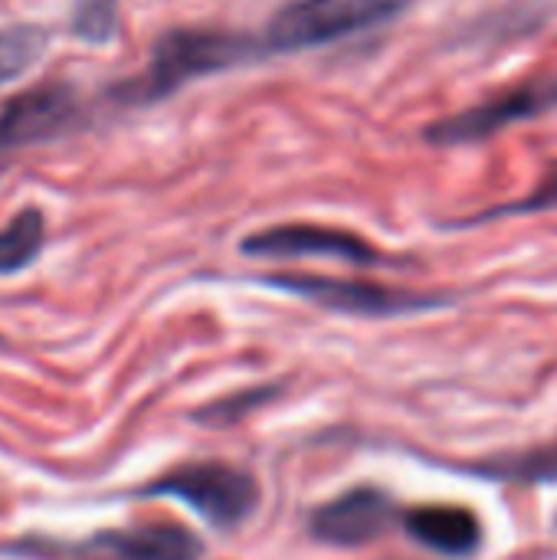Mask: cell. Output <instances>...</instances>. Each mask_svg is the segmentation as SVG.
Here are the masks:
<instances>
[{
	"instance_id": "8992f818",
	"label": "cell",
	"mask_w": 557,
	"mask_h": 560,
	"mask_svg": "<svg viewBox=\"0 0 557 560\" xmlns=\"http://www.w3.org/2000/svg\"><path fill=\"white\" fill-rule=\"evenodd\" d=\"M82 125V98L72 85L53 82L13 95L0 108V174L20 158V151L62 138Z\"/></svg>"
},
{
	"instance_id": "ba28073f",
	"label": "cell",
	"mask_w": 557,
	"mask_h": 560,
	"mask_svg": "<svg viewBox=\"0 0 557 560\" xmlns=\"http://www.w3.org/2000/svg\"><path fill=\"white\" fill-rule=\"evenodd\" d=\"M240 249L256 259L318 256V259H338V262H351V266L384 262L381 253L368 240H361L348 230H332V226H315V223H282V226H269V230H256L240 243Z\"/></svg>"
},
{
	"instance_id": "7c38bea8",
	"label": "cell",
	"mask_w": 557,
	"mask_h": 560,
	"mask_svg": "<svg viewBox=\"0 0 557 560\" xmlns=\"http://www.w3.org/2000/svg\"><path fill=\"white\" fill-rule=\"evenodd\" d=\"M46 243V220L36 207L20 210L0 230V276H13L36 262Z\"/></svg>"
},
{
	"instance_id": "277c9868",
	"label": "cell",
	"mask_w": 557,
	"mask_h": 560,
	"mask_svg": "<svg viewBox=\"0 0 557 560\" xmlns=\"http://www.w3.org/2000/svg\"><path fill=\"white\" fill-rule=\"evenodd\" d=\"M0 555L26 560H200L204 545L177 525H141L125 532H95L89 541H16Z\"/></svg>"
},
{
	"instance_id": "9c48e42d",
	"label": "cell",
	"mask_w": 557,
	"mask_h": 560,
	"mask_svg": "<svg viewBox=\"0 0 557 560\" xmlns=\"http://www.w3.org/2000/svg\"><path fill=\"white\" fill-rule=\"evenodd\" d=\"M394 522H397L394 499L374 486H358L315 509L309 518V535L332 548H364L384 538Z\"/></svg>"
},
{
	"instance_id": "6da1fadb",
	"label": "cell",
	"mask_w": 557,
	"mask_h": 560,
	"mask_svg": "<svg viewBox=\"0 0 557 560\" xmlns=\"http://www.w3.org/2000/svg\"><path fill=\"white\" fill-rule=\"evenodd\" d=\"M266 56L263 39L233 30H210V26H177L158 36L151 59L141 75L112 89L121 105H151L194 79L246 66Z\"/></svg>"
},
{
	"instance_id": "52a82bcc",
	"label": "cell",
	"mask_w": 557,
	"mask_h": 560,
	"mask_svg": "<svg viewBox=\"0 0 557 560\" xmlns=\"http://www.w3.org/2000/svg\"><path fill=\"white\" fill-rule=\"evenodd\" d=\"M557 108V79H535L522 82L489 102H479L466 112H456L450 118H440L423 128V138L440 148H456V144H479L519 121H532L545 112Z\"/></svg>"
},
{
	"instance_id": "2e32d148",
	"label": "cell",
	"mask_w": 557,
	"mask_h": 560,
	"mask_svg": "<svg viewBox=\"0 0 557 560\" xmlns=\"http://www.w3.org/2000/svg\"><path fill=\"white\" fill-rule=\"evenodd\" d=\"M535 210H557V171L529 197V200H519V203H506V207H496V210H486L466 223H489V220H502V217H515V213H535Z\"/></svg>"
},
{
	"instance_id": "9a60e30c",
	"label": "cell",
	"mask_w": 557,
	"mask_h": 560,
	"mask_svg": "<svg viewBox=\"0 0 557 560\" xmlns=\"http://www.w3.org/2000/svg\"><path fill=\"white\" fill-rule=\"evenodd\" d=\"M279 394V387H256V390H243V394H233L227 400H217L210 407H204L200 413H194V420L207 423V427H233L240 423L246 413L259 410L266 400H272Z\"/></svg>"
},
{
	"instance_id": "8fae6325",
	"label": "cell",
	"mask_w": 557,
	"mask_h": 560,
	"mask_svg": "<svg viewBox=\"0 0 557 560\" xmlns=\"http://www.w3.org/2000/svg\"><path fill=\"white\" fill-rule=\"evenodd\" d=\"M469 472L483 479H496V482H512V486L515 482L519 486H557V443L473 463Z\"/></svg>"
},
{
	"instance_id": "7a4b0ae2",
	"label": "cell",
	"mask_w": 557,
	"mask_h": 560,
	"mask_svg": "<svg viewBox=\"0 0 557 560\" xmlns=\"http://www.w3.org/2000/svg\"><path fill=\"white\" fill-rule=\"evenodd\" d=\"M410 0H289L266 26V52H299L391 23Z\"/></svg>"
},
{
	"instance_id": "30bf717a",
	"label": "cell",
	"mask_w": 557,
	"mask_h": 560,
	"mask_svg": "<svg viewBox=\"0 0 557 560\" xmlns=\"http://www.w3.org/2000/svg\"><path fill=\"white\" fill-rule=\"evenodd\" d=\"M401 522L417 545L440 558L469 560L483 548V522L466 505H417Z\"/></svg>"
},
{
	"instance_id": "3957f363",
	"label": "cell",
	"mask_w": 557,
	"mask_h": 560,
	"mask_svg": "<svg viewBox=\"0 0 557 560\" xmlns=\"http://www.w3.org/2000/svg\"><path fill=\"white\" fill-rule=\"evenodd\" d=\"M138 495H164L177 499L187 509H194L207 525L220 532L240 528L259 505V486L246 469L227 466V463H190L181 466L151 486H144Z\"/></svg>"
},
{
	"instance_id": "5bb4252c",
	"label": "cell",
	"mask_w": 557,
	"mask_h": 560,
	"mask_svg": "<svg viewBox=\"0 0 557 560\" xmlns=\"http://www.w3.org/2000/svg\"><path fill=\"white\" fill-rule=\"evenodd\" d=\"M72 36L102 46L118 36V0H76Z\"/></svg>"
},
{
	"instance_id": "4fadbf2b",
	"label": "cell",
	"mask_w": 557,
	"mask_h": 560,
	"mask_svg": "<svg viewBox=\"0 0 557 560\" xmlns=\"http://www.w3.org/2000/svg\"><path fill=\"white\" fill-rule=\"evenodd\" d=\"M53 33L39 23H13L0 26V85L20 79L26 69H33L46 49Z\"/></svg>"
},
{
	"instance_id": "5b68a950",
	"label": "cell",
	"mask_w": 557,
	"mask_h": 560,
	"mask_svg": "<svg viewBox=\"0 0 557 560\" xmlns=\"http://www.w3.org/2000/svg\"><path fill=\"white\" fill-rule=\"evenodd\" d=\"M263 285L289 292L295 299L315 302L338 315H358V318H401V315H420L450 305V295L433 292H410V289H391L378 282H358V279H332V276H269Z\"/></svg>"
}]
</instances>
